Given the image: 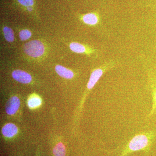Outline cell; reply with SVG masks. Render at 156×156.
I'll return each instance as SVG.
<instances>
[{
  "mask_svg": "<svg viewBox=\"0 0 156 156\" xmlns=\"http://www.w3.org/2000/svg\"><path fill=\"white\" fill-rule=\"evenodd\" d=\"M156 137V132L153 131L138 133L120 148L117 156H126L140 151L148 153Z\"/></svg>",
  "mask_w": 156,
  "mask_h": 156,
  "instance_id": "1",
  "label": "cell"
},
{
  "mask_svg": "<svg viewBox=\"0 0 156 156\" xmlns=\"http://www.w3.org/2000/svg\"><path fill=\"white\" fill-rule=\"evenodd\" d=\"M24 51L29 56L38 57L44 54L45 47L44 44L38 40H34L25 44Z\"/></svg>",
  "mask_w": 156,
  "mask_h": 156,
  "instance_id": "2",
  "label": "cell"
},
{
  "mask_svg": "<svg viewBox=\"0 0 156 156\" xmlns=\"http://www.w3.org/2000/svg\"><path fill=\"white\" fill-rule=\"evenodd\" d=\"M113 63H106L103 66L93 70L91 73L89 82L87 85V91H90L95 87L104 73L114 67Z\"/></svg>",
  "mask_w": 156,
  "mask_h": 156,
  "instance_id": "3",
  "label": "cell"
},
{
  "mask_svg": "<svg viewBox=\"0 0 156 156\" xmlns=\"http://www.w3.org/2000/svg\"><path fill=\"white\" fill-rule=\"evenodd\" d=\"M149 85L152 98V105L150 112L147 115L148 118L156 115V79L154 76H150Z\"/></svg>",
  "mask_w": 156,
  "mask_h": 156,
  "instance_id": "4",
  "label": "cell"
},
{
  "mask_svg": "<svg viewBox=\"0 0 156 156\" xmlns=\"http://www.w3.org/2000/svg\"><path fill=\"white\" fill-rule=\"evenodd\" d=\"M20 99L17 96H13L9 98L7 101L5 106L6 113L9 115L15 114L20 106Z\"/></svg>",
  "mask_w": 156,
  "mask_h": 156,
  "instance_id": "5",
  "label": "cell"
},
{
  "mask_svg": "<svg viewBox=\"0 0 156 156\" xmlns=\"http://www.w3.org/2000/svg\"><path fill=\"white\" fill-rule=\"evenodd\" d=\"M12 76L15 80L21 83L28 84L32 80L30 74L21 70H14L12 73Z\"/></svg>",
  "mask_w": 156,
  "mask_h": 156,
  "instance_id": "6",
  "label": "cell"
},
{
  "mask_svg": "<svg viewBox=\"0 0 156 156\" xmlns=\"http://www.w3.org/2000/svg\"><path fill=\"white\" fill-rule=\"evenodd\" d=\"M18 132V128L16 125L12 123H8L3 127L2 133L5 137L11 138L15 136Z\"/></svg>",
  "mask_w": 156,
  "mask_h": 156,
  "instance_id": "7",
  "label": "cell"
},
{
  "mask_svg": "<svg viewBox=\"0 0 156 156\" xmlns=\"http://www.w3.org/2000/svg\"><path fill=\"white\" fill-rule=\"evenodd\" d=\"M84 23L90 25H95L99 22V18L96 13H89L84 14L82 17Z\"/></svg>",
  "mask_w": 156,
  "mask_h": 156,
  "instance_id": "8",
  "label": "cell"
},
{
  "mask_svg": "<svg viewBox=\"0 0 156 156\" xmlns=\"http://www.w3.org/2000/svg\"><path fill=\"white\" fill-rule=\"evenodd\" d=\"M55 70L58 75L65 79H71L74 76L73 71L62 66H56L55 67Z\"/></svg>",
  "mask_w": 156,
  "mask_h": 156,
  "instance_id": "9",
  "label": "cell"
},
{
  "mask_svg": "<svg viewBox=\"0 0 156 156\" xmlns=\"http://www.w3.org/2000/svg\"><path fill=\"white\" fill-rule=\"evenodd\" d=\"M69 48L72 51L76 53H83L87 51V48L83 45L76 42L71 43Z\"/></svg>",
  "mask_w": 156,
  "mask_h": 156,
  "instance_id": "10",
  "label": "cell"
},
{
  "mask_svg": "<svg viewBox=\"0 0 156 156\" xmlns=\"http://www.w3.org/2000/svg\"><path fill=\"white\" fill-rule=\"evenodd\" d=\"M42 103L41 99L37 96H33L30 98L27 101L29 107L35 108L38 107Z\"/></svg>",
  "mask_w": 156,
  "mask_h": 156,
  "instance_id": "11",
  "label": "cell"
},
{
  "mask_svg": "<svg viewBox=\"0 0 156 156\" xmlns=\"http://www.w3.org/2000/svg\"><path fill=\"white\" fill-rule=\"evenodd\" d=\"M53 154L55 156H66L65 147L63 144L59 143L53 148Z\"/></svg>",
  "mask_w": 156,
  "mask_h": 156,
  "instance_id": "12",
  "label": "cell"
},
{
  "mask_svg": "<svg viewBox=\"0 0 156 156\" xmlns=\"http://www.w3.org/2000/svg\"><path fill=\"white\" fill-rule=\"evenodd\" d=\"M3 33L4 36L6 41L9 42L14 41V34L13 30L10 27H5L3 28Z\"/></svg>",
  "mask_w": 156,
  "mask_h": 156,
  "instance_id": "13",
  "label": "cell"
},
{
  "mask_svg": "<svg viewBox=\"0 0 156 156\" xmlns=\"http://www.w3.org/2000/svg\"><path fill=\"white\" fill-rule=\"evenodd\" d=\"M31 32L27 29L23 30L19 33L20 38L22 41H25L28 40L31 36Z\"/></svg>",
  "mask_w": 156,
  "mask_h": 156,
  "instance_id": "14",
  "label": "cell"
},
{
  "mask_svg": "<svg viewBox=\"0 0 156 156\" xmlns=\"http://www.w3.org/2000/svg\"><path fill=\"white\" fill-rule=\"evenodd\" d=\"M17 2L23 7H25L27 10L29 7H33L34 5V0H17Z\"/></svg>",
  "mask_w": 156,
  "mask_h": 156,
  "instance_id": "15",
  "label": "cell"
}]
</instances>
